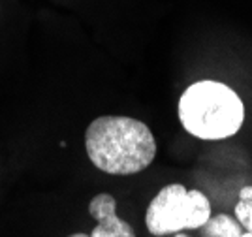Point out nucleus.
I'll return each instance as SVG.
<instances>
[{
  "label": "nucleus",
  "mask_w": 252,
  "mask_h": 237,
  "mask_svg": "<svg viewBox=\"0 0 252 237\" xmlns=\"http://www.w3.org/2000/svg\"><path fill=\"white\" fill-rule=\"evenodd\" d=\"M235 217L243 228L252 234V185H247L239 192V202L235 205Z\"/></svg>",
  "instance_id": "nucleus-6"
},
{
  "label": "nucleus",
  "mask_w": 252,
  "mask_h": 237,
  "mask_svg": "<svg viewBox=\"0 0 252 237\" xmlns=\"http://www.w3.org/2000/svg\"><path fill=\"white\" fill-rule=\"evenodd\" d=\"M201 230H203V237H241L245 234L239 220L231 218L230 215L211 217L201 226Z\"/></svg>",
  "instance_id": "nucleus-5"
},
{
  "label": "nucleus",
  "mask_w": 252,
  "mask_h": 237,
  "mask_svg": "<svg viewBox=\"0 0 252 237\" xmlns=\"http://www.w3.org/2000/svg\"><path fill=\"white\" fill-rule=\"evenodd\" d=\"M179 119L189 134L200 139H226L243 126L245 105L228 85L205 79L181 94Z\"/></svg>",
  "instance_id": "nucleus-2"
},
{
  "label": "nucleus",
  "mask_w": 252,
  "mask_h": 237,
  "mask_svg": "<svg viewBox=\"0 0 252 237\" xmlns=\"http://www.w3.org/2000/svg\"><path fill=\"white\" fill-rule=\"evenodd\" d=\"M241 237H252V234H251V232H245V234H243Z\"/></svg>",
  "instance_id": "nucleus-9"
},
{
  "label": "nucleus",
  "mask_w": 252,
  "mask_h": 237,
  "mask_svg": "<svg viewBox=\"0 0 252 237\" xmlns=\"http://www.w3.org/2000/svg\"><path fill=\"white\" fill-rule=\"evenodd\" d=\"M209 218V198L201 190H187L181 183H171L151 200L145 224L153 236L164 237L183 230H198Z\"/></svg>",
  "instance_id": "nucleus-3"
},
{
  "label": "nucleus",
  "mask_w": 252,
  "mask_h": 237,
  "mask_svg": "<svg viewBox=\"0 0 252 237\" xmlns=\"http://www.w3.org/2000/svg\"><path fill=\"white\" fill-rule=\"evenodd\" d=\"M91 162L109 175H134L157 156V139L145 123L132 117H98L85 132Z\"/></svg>",
  "instance_id": "nucleus-1"
},
{
  "label": "nucleus",
  "mask_w": 252,
  "mask_h": 237,
  "mask_svg": "<svg viewBox=\"0 0 252 237\" xmlns=\"http://www.w3.org/2000/svg\"><path fill=\"white\" fill-rule=\"evenodd\" d=\"M70 237H91V236H87V234H74V236H70Z\"/></svg>",
  "instance_id": "nucleus-7"
},
{
  "label": "nucleus",
  "mask_w": 252,
  "mask_h": 237,
  "mask_svg": "<svg viewBox=\"0 0 252 237\" xmlns=\"http://www.w3.org/2000/svg\"><path fill=\"white\" fill-rule=\"evenodd\" d=\"M175 237H189V236H187V234H181V232H177V234H175Z\"/></svg>",
  "instance_id": "nucleus-8"
},
{
  "label": "nucleus",
  "mask_w": 252,
  "mask_h": 237,
  "mask_svg": "<svg viewBox=\"0 0 252 237\" xmlns=\"http://www.w3.org/2000/svg\"><path fill=\"white\" fill-rule=\"evenodd\" d=\"M89 213L96 220L91 237H136L134 228L117 215V202L111 194H96L89 203Z\"/></svg>",
  "instance_id": "nucleus-4"
}]
</instances>
